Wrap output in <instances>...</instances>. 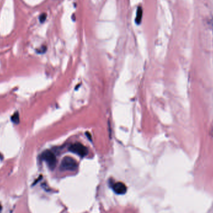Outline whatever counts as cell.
Returning a JSON list of instances; mask_svg holds the SVG:
<instances>
[{
	"mask_svg": "<svg viewBox=\"0 0 213 213\" xmlns=\"http://www.w3.org/2000/svg\"><path fill=\"white\" fill-rule=\"evenodd\" d=\"M42 158L46 162L48 167L50 169H53L55 168L57 161L56 157L55 155L52 151L49 150H46L44 151L42 154Z\"/></svg>",
	"mask_w": 213,
	"mask_h": 213,
	"instance_id": "obj_2",
	"label": "cell"
},
{
	"mask_svg": "<svg viewBox=\"0 0 213 213\" xmlns=\"http://www.w3.org/2000/svg\"><path fill=\"white\" fill-rule=\"evenodd\" d=\"M142 16H143V9L141 6H138L137 8L136 11V16L135 17V23L136 24H140L141 22H142Z\"/></svg>",
	"mask_w": 213,
	"mask_h": 213,
	"instance_id": "obj_5",
	"label": "cell"
},
{
	"mask_svg": "<svg viewBox=\"0 0 213 213\" xmlns=\"http://www.w3.org/2000/svg\"><path fill=\"white\" fill-rule=\"evenodd\" d=\"M11 120L13 123L16 124H18L19 122V114L17 112H16L15 114H14V115L11 117Z\"/></svg>",
	"mask_w": 213,
	"mask_h": 213,
	"instance_id": "obj_6",
	"label": "cell"
},
{
	"mask_svg": "<svg viewBox=\"0 0 213 213\" xmlns=\"http://www.w3.org/2000/svg\"><path fill=\"white\" fill-rule=\"evenodd\" d=\"M69 150L81 157H84L87 154V149L80 143H74L69 148Z\"/></svg>",
	"mask_w": 213,
	"mask_h": 213,
	"instance_id": "obj_3",
	"label": "cell"
},
{
	"mask_svg": "<svg viewBox=\"0 0 213 213\" xmlns=\"http://www.w3.org/2000/svg\"><path fill=\"white\" fill-rule=\"evenodd\" d=\"M114 192L117 194H124L127 192V187L123 183L118 182L114 184L112 186Z\"/></svg>",
	"mask_w": 213,
	"mask_h": 213,
	"instance_id": "obj_4",
	"label": "cell"
},
{
	"mask_svg": "<svg viewBox=\"0 0 213 213\" xmlns=\"http://www.w3.org/2000/svg\"><path fill=\"white\" fill-rule=\"evenodd\" d=\"M1 205H0V213H1Z\"/></svg>",
	"mask_w": 213,
	"mask_h": 213,
	"instance_id": "obj_8",
	"label": "cell"
},
{
	"mask_svg": "<svg viewBox=\"0 0 213 213\" xmlns=\"http://www.w3.org/2000/svg\"><path fill=\"white\" fill-rule=\"evenodd\" d=\"M77 168V162L73 158L67 157H65L60 165V169L62 170L74 171Z\"/></svg>",
	"mask_w": 213,
	"mask_h": 213,
	"instance_id": "obj_1",
	"label": "cell"
},
{
	"mask_svg": "<svg viewBox=\"0 0 213 213\" xmlns=\"http://www.w3.org/2000/svg\"><path fill=\"white\" fill-rule=\"evenodd\" d=\"M46 17H47L46 14H42L40 16V17H39V21H40V22H41V23H44V21H46Z\"/></svg>",
	"mask_w": 213,
	"mask_h": 213,
	"instance_id": "obj_7",
	"label": "cell"
}]
</instances>
